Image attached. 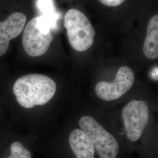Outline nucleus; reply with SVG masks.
<instances>
[{
  "mask_svg": "<svg viewBox=\"0 0 158 158\" xmlns=\"http://www.w3.org/2000/svg\"><path fill=\"white\" fill-rule=\"evenodd\" d=\"M56 91V84L48 76L30 74L17 79L13 91L18 104L25 108L44 106L49 102Z\"/></svg>",
  "mask_w": 158,
  "mask_h": 158,
  "instance_id": "f257e3e1",
  "label": "nucleus"
},
{
  "mask_svg": "<svg viewBox=\"0 0 158 158\" xmlns=\"http://www.w3.org/2000/svg\"><path fill=\"white\" fill-rule=\"evenodd\" d=\"M64 26L67 30L69 43L74 50L84 52L92 46L96 32L82 12L74 8L69 10L64 16Z\"/></svg>",
  "mask_w": 158,
  "mask_h": 158,
  "instance_id": "f03ea898",
  "label": "nucleus"
},
{
  "mask_svg": "<svg viewBox=\"0 0 158 158\" xmlns=\"http://www.w3.org/2000/svg\"><path fill=\"white\" fill-rule=\"evenodd\" d=\"M79 125L90 139L100 158H117L118 142L95 119L90 116L83 117L79 120Z\"/></svg>",
  "mask_w": 158,
  "mask_h": 158,
  "instance_id": "7ed1b4c3",
  "label": "nucleus"
},
{
  "mask_svg": "<svg viewBox=\"0 0 158 158\" xmlns=\"http://www.w3.org/2000/svg\"><path fill=\"white\" fill-rule=\"evenodd\" d=\"M126 134L131 141H137L141 136L149 119V109L147 102L132 100L123 110Z\"/></svg>",
  "mask_w": 158,
  "mask_h": 158,
  "instance_id": "20e7f679",
  "label": "nucleus"
},
{
  "mask_svg": "<svg viewBox=\"0 0 158 158\" xmlns=\"http://www.w3.org/2000/svg\"><path fill=\"white\" fill-rule=\"evenodd\" d=\"M135 80L133 70L128 66H121L113 81H101L96 85V94L102 100L110 102L118 99L132 87Z\"/></svg>",
  "mask_w": 158,
  "mask_h": 158,
  "instance_id": "39448f33",
  "label": "nucleus"
},
{
  "mask_svg": "<svg viewBox=\"0 0 158 158\" xmlns=\"http://www.w3.org/2000/svg\"><path fill=\"white\" fill-rule=\"evenodd\" d=\"M53 38L52 32H45L38 27L35 17L29 21L24 28L23 47L29 56H40L48 51Z\"/></svg>",
  "mask_w": 158,
  "mask_h": 158,
  "instance_id": "423d86ee",
  "label": "nucleus"
},
{
  "mask_svg": "<svg viewBox=\"0 0 158 158\" xmlns=\"http://www.w3.org/2000/svg\"><path fill=\"white\" fill-rule=\"evenodd\" d=\"M27 21L26 15L22 12H14L5 21L0 22V56L5 55L10 42L23 32Z\"/></svg>",
  "mask_w": 158,
  "mask_h": 158,
  "instance_id": "0eeeda50",
  "label": "nucleus"
},
{
  "mask_svg": "<svg viewBox=\"0 0 158 158\" xmlns=\"http://www.w3.org/2000/svg\"><path fill=\"white\" fill-rule=\"evenodd\" d=\"M69 141L76 158H94L95 148L89 138L82 130H73L69 136Z\"/></svg>",
  "mask_w": 158,
  "mask_h": 158,
  "instance_id": "6e6552de",
  "label": "nucleus"
},
{
  "mask_svg": "<svg viewBox=\"0 0 158 158\" xmlns=\"http://www.w3.org/2000/svg\"><path fill=\"white\" fill-rule=\"evenodd\" d=\"M143 51L145 56L150 59L158 57V15L151 18L148 23Z\"/></svg>",
  "mask_w": 158,
  "mask_h": 158,
  "instance_id": "1a4fd4ad",
  "label": "nucleus"
},
{
  "mask_svg": "<svg viewBox=\"0 0 158 158\" xmlns=\"http://www.w3.org/2000/svg\"><path fill=\"white\" fill-rule=\"evenodd\" d=\"M11 155L6 158H32L30 151L18 141L14 142L10 145Z\"/></svg>",
  "mask_w": 158,
  "mask_h": 158,
  "instance_id": "9d476101",
  "label": "nucleus"
},
{
  "mask_svg": "<svg viewBox=\"0 0 158 158\" xmlns=\"http://www.w3.org/2000/svg\"><path fill=\"white\" fill-rule=\"evenodd\" d=\"M37 6L42 15L45 16H59L55 11L52 0H38Z\"/></svg>",
  "mask_w": 158,
  "mask_h": 158,
  "instance_id": "9b49d317",
  "label": "nucleus"
},
{
  "mask_svg": "<svg viewBox=\"0 0 158 158\" xmlns=\"http://www.w3.org/2000/svg\"><path fill=\"white\" fill-rule=\"evenodd\" d=\"M102 4L109 6H117L123 3L125 0H98Z\"/></svg>",
  "mask_w": 158,
  "mask_h": 158,
  "instance_id": "f8f14e48",
  "label": "nucleus"
}]
</instances>
